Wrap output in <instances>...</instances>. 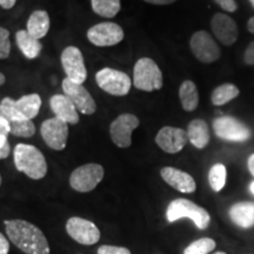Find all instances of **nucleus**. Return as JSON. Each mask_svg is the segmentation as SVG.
<instances>
[{"mask_svg":"<svg viewBox=\"0 0 254 254\" xmlns=\"http://www.w3.org/2000/svg\"><path fill=\"white\" fill-rule=\"evenodd\" d=\"M66 232L73 240L85 246H91L100 240L101 233L94 222L80 217H72L66 222Z\"/></svg>","mask_w":254,"mask_h":254,"instance_id":"nucleus-9","label":"nucleus"},{"mask_svg":"<svg viewBox=\"0 0 254 254\" xmlns=\"http://www.w3.org/2000/svg\"><path fill=\"white\" fill-rule=\"evenodd\" d=\"M5 81H6L5 75L2 74V73H0V86H1V85H4Z\"/></svg>","mask_w":254,"mask_h":254,"instance_id":"nucleus-39","label":"nucleus"},{"mask_svg":"<svg viewBox=\"0 0 254 254\" xmlns=\"http://www.w3.org/2000/svg\"><path fill=\"white\" fill-rule=\"evenodd\" d=\"M217 243L211 238H201L190 244L184 251V254H208L215 249Z\"/></svg>","mask_w":254,"mask_h":254,"instance_id":"nucleus-28","label":"nucleus"},{"mask_svg":"<svg viewBox=\"0 0 254 254\" xmlns=\"http://www.w3.org/2000/svg\"><path fill=\"white\" fill-rule=\"evenodd\" d=\"M251 1V4H252V6H253V8H254V0H250Z\"/></svg>","mask_w":254,"mask_h":254,"instance_id":"nucleus-41","label":"nucleus"},{"mask_svg":"<svg viewBox=\"0 0 254 254\" xmlns=\"http://www.w3.org/2000/svg\"><path fill=\"white\" fill-rule=\"evenodd\" d=\"M5 230L9 241L25 254H51L44 232L32 222L20 219L6 220Z\"/></svg>","mask_w":254,"mask_h":254,"instance_id":"nucleus-1","label":"nucleus"},{"mask_svg":"<svg viewBox=\"0 0 254 254\" xmlns=\"http://www.w3.org/2000/svg\"><path fill=\"white\" fill-rule=\"evenodd\" d=\"M98 254H132V253L131 251L126 249V247L103 245L98 249Z\"/></svg>","mask_w":254,"mask_h":254,"instance_id":"nucleus-30","label":"nucleus"},{"mask_svg":"<svg viewBox=\"0 0 254 254\" xmlns=\"http://www.w3.org/2000/svg\"><path fill=\"white\" fill-rule=\"evenodd\" d=\"M247 30H249L250 33L254 34V17L250 18L249 21H247Z\"/></svg>","mask_w":254,"mask_h":254,"instance_id":"nucleus-38","label":"nucleus"},{"mask_svg":"<svg viewBox=\"0 0 254 254\" xmlns=\"http://www.w3.org/2000/svg\"><path fill=\"white\" fill-rule=\"evenodd\" d=\"M214 254H226L225 252H217V253H214Z\"/></svg>","mask_w":254,"mask_h":254,"instance_id":"nucleus-42","label":"nucleus"},{"mask_svg":"<svg viewBox=\"0 0 254 254\" xmlns=\"http://www.w3.org/2000/svg\"><path fill=\"white\" fill-rule=\"evenodd\" d=\"M0 185H1V174H0Z\"/></svg>","mask_w":254,"mask_h":254,"instance_id":"nucleus-43","label":"nucleus"},{"mask_svg":"<svg viewBox=\"0 0 254 254\" xmlns=\"http://www.w3.org/2000/svg\"><path fill=\"white\" fill-rule=\"evenodd\" d=\"M50 106L56 118L63 122L75 125L79 123V112L74 104L65 94H55L51 97Z\"/></svg>","mask_w":254,"mask_h":254,"instance_id":"nucleus-18","label":"nucleus"},{"mask_svg":"<svg viewBox=\"0 0 254 254\" xmlns=\"http://www.w3.org/2000/svg\"><path fill=\"white\" fill-rule=\"evenodd\" d=\"M94 13L104 18H113L119 13L122 4L120 0H91Z\"/></svg>","mask_w":254,"mask_h":254,"instance_id":"nucleus-26","label":"nucleus"},{"mask_svg":"<svg viewBox=\"0 0 254 254\" xmlns=\"http://www.w3.org/2000/svg\"><path fill=\"white\" fill-rule=\"evenodd\" d=\"M7 136L8 135L0 133V160L6 159L11 153V146H9Z\"/></svg>","mask_w":254,"mask_h":254,"instance_id":"nucleus-31","label":"nucleus"},{"mask_svg":"<svg viewBox=\"0 0 254 254\" xmlns=\"http://www.w3.org/2000/svg\"><path fill=\"white\" fill-rule=\"evenodd\" d=\"M247 167H249L250 173L254 177V153L251 154L249 157V160H247Z\"/></svg>","mask_w":254,"mask_h":254,"instance_id":"nucleus-37","label":"nucleus"},{"mask_svg":"<svg viewBox=\"0 0 254 254\" xmlns=\"http://www.w3.org/2000/svg\"><path fill=\"white\" fill-rule=\"evenodd\" d=\"M60 59L66 78L75 84H84L87 78V69L81 51L75 46H68L63 51Z\"/></svg>","mask_w":254,"mask_h":254,"instance_id":"nucleus-11","label":"nucleus"},{"mask_svg":"<svg viewBox=\"0 0 254 254\" xmlns=\"http://www.w3.org/2000/svg\"><path fill=\"white\" fill-rule=\"evenodd\" d=\"M28 33L36 39H41L49 33L50 31V15L46 11L43 9H37L30 15L27 20V30Z\"/></svg>","mask_w":254,"mask_h":254,"instance_id":"nucleus-21","label":"nucleus"},{"mask_svg":"<svg viewBox=\"0 0 254 254\" xmlns=\"http://www.w3.org/2000/svg\"><path fill=\"white\" fill-rule=\"evenodd\" d=\"M15 107L27 119H34L38 116V113H39L41 107L40 95L37 93L24 95L20 99L15 100Z\"/></svg>","mask_w":254,"mask_h":254,"instance_id":"nucleus-24","label":"nucleus"},{"mask_svg":"<svg viewBox=\"0 0 254 254\" xmlns=\"http://www.w3.org/2000/svg\"><path fill=\"white\" fill-rule=\"evenodd\" d=\"M187 136L189 141L194 147L202 150L208 145L211 140V133H209V127L207 123L202 119L192 120L187 126Z\"/></svg>","mask_w":254,"mask_h":254,"instance_id":"nucleus-19","label":"nucleus"},{"mask_svg":"<svg viewBox=\"0 0 254 254\" xmlns=\"http://www.w3.org/2000/svg\"><path fill=\"white\" fill-rule=\"evenodd\" d=\"M182 218L190 219L201 231L206 230L211 222V215L205 208L189 199L179 198L170 202L166 209V219L168 222H174Z\"/></svg>","mask_w":254,"mask_h":254,"instance_id":"nucleus-3","label":"nucleus"},{"mask_svg":"<svg viewBox=\"0 0 254 254\" xmlns=\"http://www.w3.org/2000/svg\"><path fill=\"white\" fill-rule=\"evenodd\" d=\"M133 85L145 92L158 91L163 87V72L151 58H141L135 63L133 69Z\"/></svg>","mask_w":254,"mask_h":254,"instance_id":"nucleus-4","label":"nucleus"},{"mask_svg":"<svg viewBox=\"0 0 254 254\" xmlns=\"http://www.w3.org/2000/svg\"><path fill=\"white\" fill-rule=\"evenodd\" d=\"M9 252V241L4 234L0 232V254H8Z\"/></svg>","mask_w":254,"mask_h":254,"instance_id":"nucleus-34","label":"nucleus"},{"mask_svg":"<svg viewBox=\"0 0 254 254\" xmlns=\"http://www.w3.org/2000/svg\"><path fill=\"white\" fill-rule=\"evenodd\" d=\"M138 117L131 113L120 114L110 126V134L112 141L120 148H127L132 145V133L138 128Z\"/></svg>","mask_w":254,"mask_h":254,"instance_id":"nucleus-10","label":"nucleus"},{"mask_svg":"<svg viewBox=\"0 0 254 254\" xmlns=\"http://www.w3.org/2000/svg\"><path fill=\"white\" fill-rule=\"evenodd\" d=\"M239 94L240 90L238 86L231 82H225L214 88L211 94V101L214 106H222V105L228 104L230 101L236 99Z\"/></svg>","mask_w":254,"mask_h":254,"instance_id":"nucleus-25","label":"nucleus"},{"mask_svg":"<svg viewBox=\"0 0 254 254\" xmlns=\"http://www.w3.org/2000/svg\"><path fill=\"white\" fill-rule=\"evenodd\" d=\"M244 62L246 65H254V41H251L247 45L245 53H244Z\"/></svg>","mask_w":254,"mask_h":254,"instance_id":"nucleus-33","label":"nucleus"},{"mask_svg":"<svg viewBox=\"0 0 254 254\" xmlns=\"http://www.w3.org/2000/svg\"><path fill=\"white\" fill-rule=\"evenodd\" d=\"M214 2L219 5V7H221L224 11L233 13L238 9V4L236 0H214Z\"/></svg>","mask_w":254,"mask_h":254,"instance_id":"nucleus-32","label":"nucleus"},{"mask_svg":"<svg viewBox=\"0 0 254 254\" xmlns=\"http://www.w3.org/2000/svg\"><path fill=\"white\" fill-rule=\"evenodd\" d=\"M11 52L9 32L4 27H0V59H7Z\"/></svg>","mask_w":254,"mask_h":254,"instance_id":"nucleus-29","label":"nucleus"},{"mask_svg":"<svg viewBox=\"0 0 254 254\" xmlns=\"http://www.w3.org/2000/svg\"><path fill=\"white\" fill-rule=\"evenodd\" d=\"M40 133L50 148L55 151H63L67 144L68 124L55 117L41 124Z\"/></svg>","mask_w":254,"mask_h":254,"instance_id":"nucleus-12","label":"nucleus"},{"mask_svg":"<svg viewBox=\"0 0 254 254\" xmlns=\"http://www.w3.org/2000/svg\"><path fill=\"white\" fill-rule=\"evenodd\" d=\"M160 176L164 182L168 184L174 190L182 193H193L196 190V184L194 178L187 172L179 170V168L166 166L160 170Z\"/></svg>","mask_w":254,"mask_h":254,"instance_id":"nucleus-17","label":"nucleus"},{"mask_svg":"<svg viewBox=\"0 0 254 254\" xmlns=\"http://www.w3.org/2000/svg\"><path fill=\"white\" fill-rule=\"evenodd\" d=\"M190 47L193 56L204 64L217 62L221 56L220 47L207 31H198L193 33L190 40Z\"/></svg>","mask_w":254,"mask_h":254,"instance_id":"nucleus-8","label":"nucleus"},{"mask_svg":"<svg viewBox=\"0 0 254 254\" xmlns=\"http://www.w3.org/2000/svg\"><path fill=\"white\" fill-rule=\"evenodd\" d=\"M213 131L219 139L231 142H244L252 136V131L245 123L230 116L214 119Z\"/></svg>","mask_w":254,"mask_h":254,"instance_id":"nucleus-5","label":"nucleus"},{"mask_svg":"<svg viewBox=\"0 0 254 254\" xmlns=\"http://www.w3.org/2000/svg\"><path fill=\"white\" fill-rule=\"evenodd\" d=\"M104 167L99 164H86L75 168L69 176V186L80 193L93 190L104 179Z\"/></svg>","mask_w":254,"mask_h":254,"instance_id":"nucleus-7","label":"nucleus"},{"mask_svg":"<svg viewBox=\"0 0 254 254\" xmlns=\"http://www.w3.org/2000/svg\"><path fill=\"white\" fill-rule=\"evenodd\" d=\"M228 214L237 226L241 228H251L254 226V202H237L230 208Z\"/></svg>","mask_w":254,"mask_h":254,"instance_id":"nucleus-20","label":"nucleus"},{"mask_svg":"<svg viewBox=\"0 0 254 254\" xmlns=\"http://www.w3.org/2000/svg\"><path fill=\"white\" fill-rule=\"evenodd\" d=\"M123 28L116 23H100L87 31V39L98 47H110L119 44L124 39Z\"/></svg>","mask_w":254,"mask_h":254,"instance_id":"nucleus-13","label":"nucleus"},{"mask_svg":"<svg viewBox=\"0 0 254 254\" xmlns=\"http://www.w3.org/2000/svg\"><path fill=\"white\" fill-rule=\"evenodd\" d=\"M144 1L152 5H170L176 2L177 0H144Z\"/></svg>","mask_w":254,"mask_h":254,"instance_id":"nucleus-35","label":"nucleus"},{"mask_svg":"<svg viewBox=\"0 0 254 254\" xmlns=\"http://www.w3.org/2000/svg\"><path fill=\"white\" fill-rule=\"evenodd\" d=\"M14 165L19 172L33 180H40L47 173V163L40 150L32 145L18 144L13 152Z\"/></svg>","mask_w":254,"mask_h":254,"instance_id":"nucleus-2","label":"nucleus"},{"mask_svg":"<svg viewBox=\"0 0 254 254\" xmlns=\"http://www.w3.org/2000/svg\"><path fill=\"white\" fill-rule=\"evenodd\" d=\"M227 170L222 164H215L211 167L208 172V183L214 192H220L226 185Z\"/></svg>","mask_w":254,"mask_h":254,"instance_id":"nucleus-27","label":"nucleus"},{"mask_svg":"<svg viewBox=\"0 0 254 254\" xmlns=\"http://www.w3.org/2000/svg\"><path fill=\"white\" fill-rule=\"evenodd\" d=\"M95 81L101 90L116 97L128 94L133 82L126 73L110 67H105L97 72Z\"/></svg>","mask_w":254,"mask_h":254,"instance_id":"nucleus-6","label":"nucleus"},{"mask_svg":"<svg viewBox=\"0 0 254 254\" xmlns=\"http://www.w3.org/2000/svg\"><path fill=\"white\" fill-rule=\"evenodd\" d=\"M15 41H17L19 50L27 59H36L43 51V44L25 30L17 32Z\"/></svg>","mask_w":254,"mask_h":254,"instance_id":"nucleus-22","label":"nucleus"},{"mask_svg":"<svg viewBox=\"0 0 254 254\" xmlns=\"http://www.w3.org/2000/svg\"><path fill=\"white\" fill-rule=\"evenodd\" d=\"M63 91L64 94L67 95L71 101L74 104L75 109L78 112H81L86 116H92L97 111V104L92 95L90 94L86 88L81 84H75L69 80L68 78H65L63 80Z\"/></svg>","mask_w":254,"mask_h":254,"instance_id":"nucleus-14","label":"nucleus"},{"mask_svg":"<svg viewBox=\"0 0 254 254\" xmlns=\"http://www.w3.org/2000/svg\"><path fill=\"white\" fill-rule=\"evenodd\" d=\"M187 141H189L187 132L179 127L165 126L155 136V142L159 147L170 154H176L182 151Z\"/></svg>","mask_w":254,"mask_h":254,"instance_id":"nucleus-15","label":"nucleus"},{"mask_svg":"<svg viewBox=\"0 0 254 254\" xmlns=\"http://www.w3.org/2000/svg\"><path fill=\"white\" fill-rule=\"evenodd\" d=\"M211 28L215 38L225 46H232L239 37L236 20L225 13H215L212 17Z\"/></svg>","mask_w":254,"mask_h":254,"instance_id":"nucleus-16","label":"nucleus"},{"mask_svg":"<svg viewBox=\"0 0 254 254\" xmlns=\"http://www.w3.org/2000/svg\"><path fill=\"white\" fill-rule=\"evenodd\" d=\"M250 190H251V192H252L253 194H254V182L251 183V185H250Z\"/></svg>","mask_w":254,"mask_h":254,"instance_id":"nucleus-40","label":"nucleus"},{"mask_svg":"<svg viewBox=\"0 0 254 254\" xmlns=\"http://www.w3.org/2000/svg\"><path fill=\"white\" fill-rule=\"evenodd\" d=\"M179 99L184 111L193 112L199 105V92L192 80H185L179 87Z\"/></svg>","mask_w":254,"mask_h":254,"instance_id":"nucleus-23","label":"nucleus"},{"mask_svg":"<svg viewBox=\"0 0 254 254\" xmlns=\"http://www.w3.org/2000/svg\"><path fill=\"white\" fill-rule=\"evenodd\" d=\"M17 2V0H0V6L4 9L12 8Z\"/></svg>","mask_w":254,"mask_h":254,"instance_id":"nucleus-36","label":"nucleus"}]
</instances>
